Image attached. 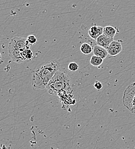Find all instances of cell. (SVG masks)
I'll list each match as a JSON object with an SVG mask.
<instances>
[{
    "label": "cell",
    "instance_id": "6da1fadb",
    "mask_svg": "<svg viewBox=\"0 0 135 149\" xmlns=\"http://www.w3.org/2000/svg\"><path fill=\"white\" fill-rule=\"evenodd\" d=\"M60 64L57 60H52L40 65L33 72L31 84L35 90L46 88L57 71L59 70Z\"/></svg>",
    "mask_w": 135,
    "mask_h": 149
},
{
    "label": "cell",
    "instance_id": "7a4b0ae2",
    "mask_svg": "<svg viewBox=\"0 0 135 149\" xmlns=\"http://www.w3.org/2000/svg\"><path fill=\"white\" fill-rule=\"evenodd\" d=\"M46 88L50 94L58 95L64 91L69 93H72L73 91L69 76L65 72L59 70L56 72Z\"/></svg>",
    "mask_w": 135,
    "mask_h": 149
},
{
    "label": "cell",
    "instance_id": "3957f363",
    "mask_svg": "<svg viewBox=\"0 0 135 149\" xmlns=\"http://www.w3.org/2000/svg\"><path fill=\"white\" fill-rule=\"evenodd\" d=\"M30 45L27 38L13 37L9 44V56L13 61L17 63H22L25 60L23 56V52L27 48H30Z\"/></svg>",
    "mask_w": 135,
    "mask_h": 149
},
{
    "label": "cell",
    "instance_id": "277c9868",
    "mask_svg": "<svg viewBox=\"0 0 135 149\" xmlns=\"http://www.w3.org/2000/svg\"><path fill=\"white\" fill-rule=\"evenodd\" d=\"M122 102L124 106L132 113H135V83L129 86L123 95Z\"/></svg>",
    "mask_w": 135,
    "mask_h": 149
},
{
    "label": "cell",
    "instance_id": "5b68a950",
    "mask_svg": "<svg viewBox=\"0 0 135 149\" xmlns=\"http://www.w3.org/2000/svg\"><path fill=\"white\" fill-rule=\"evenodd\" d=\"M107 51L108 54L111 56L118 55L122 51L121 43L119 41L113 40L110 43L109 47L107 49Z\"/></svg>",
    "mask_w": 135,
    "mask_h": 149
},
{
    "label": "cell",
    "instance_id": "8992f818",
    "mask_svg": "<svg viewBox=\"0 0 135 149\" xmlns=\"http://www.w3.org/2000/svg\"><path fill=\"white\" fill-rule=\"evenodd\" d=\"M113 40H114L113 38L107 37L106 35L102 34L97 38L96 40V43L97 45L101 46L102 47L107 49L109 47L110 43Z\"/></svg>",
    "mask_w": 135,
    "mask_h": 149
},
{
    "label": "cell",
    "instance_id": "52a82bcc",
    "mask_svg": "<svg viewBox=\"0 0 135 149\" xmlns=\"http://www.w3.org/2000/svg\"><path fill=\"white\" fill-rule=\"evenodd\" d=\"M103 28L102 26L94 25L88 30V34L92 38L97 40L98 37L103 34Z\"/></svg>",
    "mask_w": 135,
    "mask_h": 149
},
{
    "label": "cell",
    "instance_id": "ba28073f",
    "mask_svg": "<svg viewBox=\"0 0 135 149\" xmlns=\"http://www.w3.org/2000/svg\"><path fill=\"white\" fill-rule=\"evenodd\" d=\"M93 52L94 55L99 56L103 59H105L109 54L106 49H105L97 44L94 47Z\"/></svg>",
    "mask_w": 135,
    "mask_h": 149
},
{
    "label": "cell",
    "instance_id": "9c48e42d",
    "mask_svg": "<svg viewBox=\"0 0 135 149\" xmlns=\"http://www.w3.org/2000/svg\"><path fill=\"white\" fill-rule=\"evenodd\" d=\"M117 33V29L112 26H106L103 28V34L107 37L114 38Z\"/></svg>",
    "mask_w": 135,
    "mask_h": 149
},
{
    "label": "cell",
    "instance_id": "30bf717a",
    "mask_svg": "<svg viewBox=\"0 0 135 149\" xmlns=\"http://www.w3.org/2000/svg\"><path fill=\"white\" fill-rule=\"evenodd\" d=\"M80 51L84 55H89L93 51V48L88 43H83L80 47Z\"/></svg>",
    "mask_w": 135,
    "mask_h": 149
},
{
    "label": "cell",
    "instance_id": "8fae6325",
    "mask_svg": "<svg viewBox=\"0 0 135 149\" xmlns=\"http://www.w3.org/2000/svg\"><path fill=\"white\" fill-rule=\"evenodd\" d=\"M103 62V59L99 56L93 55L91 57L90 64L94 67L100 66Z\"/></svg>",
    "mask_w": 135,
    "mask_h": 149
},
{
    "label": "cell",
    "instance_id": "7c38bea8",
    "mask_svg": "<svg viewBox=\"0 0 135 149\" xmlns=\"http://www.w3.org/2000/svg\"><path fill=\"white\" fill-rule=\"evenodd\" d=\"M23 57L25 60H31L33 57V52L30 49V48H27L24 52H23Z\"/></svg>",
    "mask_w": 135,
    "mask_h": 149
},
{
    "label": "cell",
    "instance_id": "4fadbf2b",
    "mask_svg": "<svg viewBox=\"0 0 135 149\" xmlns=\"http://www.w3.org/2000/svg\"><path fill=\"white\" fill-rule=\"evenodd\" d=\"M68 68L70 71L75 72L79 69V65L75 62H71L68 64Z\"/></svg>",
    "mask_w": 135,
    "mask_h": 149
},
{
    "label": "cell",
    "instance_id": "5bb4252c",
    "mask_svg": "<svg viewBox=\"0 0 135 149\" xmlns=\"http://www.w3.org/2000/svg\"><path fill=\"white\" fill-rule=\"evenodd\" d=\"M27 40L31 45H33V44H36L37 42V41H38L37 38L34 35L28 36V37H27Z\"/></svg>",
    "mask_w": 135,
    "mask_h": 149
},
{
    "label": "cell",
    "instance_id": "9a60e30c",
    "mask_svg": "<svg viewBox=\"0 0 135 149\" xmlns=\"http://www.w3.org/2000/svg\"><path fill=\"white\" fill-rule=\"evenodd\" d=\"M94 87L97 90H100L103 87V85L100 82L96 81L94 84Z\"/></svg>",
    "mask_w": 135,
    "mask_h": 149
},
{
    "label": "cell",
    "instance_id": "2e32d148",
    "mask_svg": "<svg viewBox=\"0 0 135 149\" xmlns=\"http://www.w3.org/2000/svg\"><path fill=\"white\" fill-rule=\"evenodd\" d=\"M1 58H2V55H1V52H0V60L1 59Z\"/></svg>",
    "mask_w": 135,
    "mask_h": 149
}]
</instances>
